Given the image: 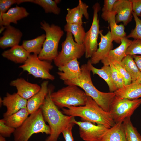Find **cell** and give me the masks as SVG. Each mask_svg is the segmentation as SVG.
<instances>
[{"instance_id":"cell-1","label":"cell","mask_w":141,"mask_h":141,"mask_svg":"<svg viewBox=\"0 0 141 141\" xmlns=\"http://www.w3.org/2000/svg\"><path fill=\"white\" fill-rule=\"evenodd\" d=\"M52 89L49 87L44 102L40 107L44 119L48 124L51 130V134L44 141H57L60 135L74 117L64 115L58 110L51 98Z\"/></svg>"},{"instance_id":"cell-2","label":"cell","mask_w":141,"mask_h":141,"mask_svg":"<svg viewBox=\"0 0 141 141\" xmlns=\"http://www.w3.org/2000/svg\"><path fill=\"white\" fill-rule=\"evenodd\" d=\"M62 108L64 114L73 117H79L85 121L104 126L109 128L115 124L110 113L104 110L90 97L88 96L85 105L71 106Z\"/></svg>"},{"instance_id":"cell-3","label":"cell","mask_w":141,"mask_h":141,"mask_svg":"<svg viewBox=\"0 0 141 141\" xmlns=\"http://www.w3.org/2000/svg\"><path fill=\"white\" fill-rule=\"evenodd\" d=\"M80 67L81 75L75 79L64 81V83L67 85H75L81 88L103 110L109 112L110 105L115 96L114 92H104L99 91L93 83L91 72L87 64H83Z\"/></svg>"},{"instance_id":"cell-4","label":"cell","mask_w":141,"mask_h":141,"mask_svg":"<svg viewBox=\"0 0 141 141\" xmlns=\"http://www.w3.org/2000/svg\"><path fill=\"white\" fill-rule=\"evenodd\" d=\"M30 115L23 123L15 129L13 133L14 141H28L35 134H51L50 128L45 123L40 108Z\"/></svg>"},{"instance_id":"cell-5","label":"cell","mask_w":141,"mask_h":141,"mask_svg":"<svg viewBox=\"0 0 141 141\" xmlns=\"http://www.w3.org/2000/svg\"><path fill=\"white\" fill-rule=\"evenodd\" d=\"M40 25L41 28L45 32L46 38L38 56L41 60L51 61L58 54L59 43L64 32L59 26L54 24L50 25L45 21L41 22Z\"/></svg>"},{"instance_id":"cell-6","label":"cell","mask_w":141,"mask_h":141,"mask_svg":"<svg viewBox=\"0 0 141 141\" xmlns=\"http://www.w3.org/2000/svg\"><path fill=\"white\" fill-rule=\"evenodd\" d=\"M79 87L75 85H68L56 92H52V100L60 108L84 106L86 103L88 96Z\"/></svg>"},{"instance_id":"cell-7","label":"cell","mask_w":141,"mask_h":141,"mask_svg":"<svg viewBox=\"0 0 141 141\" xmlns=\"http://www.w3.org/2000/svg\"><path fill=\"white\" fill-rule=\"evenodd\" d=\"M66 38L61 44V49L53 60L54 64L58 67L75 59L81 58L85 53L83 44H79L75 41L73 35L67 32Z\"/></svg>"},{"instance_id":"cell-8","label":"cell","mask_w":141,"mask_h":141,"mask_svg":"<svg viewBox=\"0 0 141 141\" xmlns=\"http://www.w3.org/2000/svg\"><path fill=\"white\" fill-rule=\"evenodd\" d=\"M50 62L41 60L37 55L33 54H30L26 61L19 67L35 78L53 80L55 77L50 72L53 67Z\"/></svg>"},{"instance_id":"cell-9","label":"cell","mask_w":141,"mask_h":141,"mask_svg":"<svg viewBox=\"0 0 141 141\" xmlns=\"http://www.w3.org/2000/svg\"><path fill=\"white\" fill-rule=\"evenodd\" d=\"M141 104V98L131 100L115 96L110 105L109 112L115 123L122 122L126 118L131 117Z\"/></svg>"},{"instance_id":"cell-10","label":"cell","mask_w":141,"mask_h":141,"mask_svg":"<svg viewBox=\"0 0 141 141\" xmlns=\"http://www.w3.org/2000/svg\"><path fill=\"white\" fill-rule=\"evenodd\" d=\"M93 17L91 26L86 33L83 44L85 48V56L86 58H90L98 49V40L100 31L98 13L101 7L98 2L95 3L92 7Z\"/></svg>"},{"instance_id":"cell-11","label":"cell","mask_w":141,"mask_h":141,"mask_svg":"<svg viewBox=\"0 0 141 141\" xmlns=\"http://www.w3.org/2000/svg\"><path fill=\"white\" fill-rule=\"evenodd\" d=\"M77 121L74 117L72 122L79 127V134L85 141H100L107 130V127L87 121Z\"/></svg>"},{"instance_id":"cell-12","label":"cell","mask_w":141,"mask_h":141,"mask_svg":"<svg viewBox=\"0 0 141 141\" xmlns=\"http://www.w3.org/2000/svg\"><path fill=\"white\" fill-rule=\"evenodd\" d=\"M102 30L100 31V41L99 47L89 59L91 63L96 64L104 60L107 56L110 51L112 49L113 45L110 31L109 30L105 35L102 34Z\"/></svg>"},{"instance_id":"cell-13","label":"cell","mask_w":141,"mask_h":141,"mask_svg":"<svg viewBox=\"0 0 141 141\" xmlns=\"http://www.w3.org/2000/svg\"><path fill=\"white\" fill-rule=\"evenodd\" d=\"M112 11L116 13L115 21L117 24L122 22L124 26L132 20L133 17L132 3L130 0H117Z\"/></svg>"},{"instance_id":"cell-14","label":"cell","mask_w":141,"mask_h":141,"mask_svg":"<svg viewBox=\"0 0 141 141\" xmlns=\"http://www.w3.org/2000/svg\"><path fill=\"white\" fill-rule=\"evenodd\" d=\"M27 100L17 93H6L2 100V104L6 107L7 110L3 114V118L10 115L21 109L27 107Z\"/></svg>"},{"instance_id":"cell-15","label":"cell","mask_w":141,"mask_h":141,"mask_svg":"<svg viewBox=\"0 0 141 141\" xmlns=\"http://www.w3.org/2000/svg\"><path fill=\"white\" fill-rule=\"evenodd\" d=\"M11 86L15 87L17 93L24 98L28 100L40 90V86L36 83L27 81L23 78H19L11 81Z\"/></svg>"},{"instance_id":"cell-16","label":"cell","mask_w":141,"mask_h":141,"mask_svg":"<svg viewBox=\"0 0 141 141\" xmlns=\"http://www.w3.org/2000/svg\"><path fill=\"white\" fill-rule=\"evenodd\" d=\"M22 35L19 29L10 25L6 26L3 36L0 38V48L4 49L19 45Z\"/></svg>"},{"instance_id":"cell-17","label":"cell","mask_w":141,"mask_h":141,"mask_svg":"<svg viewBox=\"0 0 141 141\" xmlns=\"http://www.w3.org/2000/svg\"><path fill=\"white\" fill-rule=\"evenodd\" d=\"M78 59L73 60L58 67L57 72L60 78L64 81L78 77L81 74V69Z\"/></svg>"},{"instance_id":"cell-18","label":"cell","mask_w":141,"mask_h":141,"mask_svg":"<svg viewBox=\"0 0 141 141\" xmlns=\"http://www.w3.org/2000/svg\"><path fill=\"white\" fill-rule=\"evenodd\" d=\"M88 6L81 0H79L78 5L72 9L68 8L66 17V23L83 24L82 18L84 16L87 20L89 19Z\"/></svg>"},{"instance_id":"cell-19","label":"cell","mask_w":141,"mask_h":141,"mask_svg":"<svg viewBox=\"0 0 141 141\" xmlns=\"http://www.w3.org/2000/svg\"><path fill=\"white\" fill-rule=\"evenodd\" d=\"M48 81H43L40 90L27 100V108L30 115L34 113L43 104L48 91Z\"/></svg>"},{"instance_id":"cell-20","label":"cell","mask_w":141,"mask_h":141,"mask_svg":"<svg viewBox=\"0 0 141 141\" xmlns=\"http://www.w3.org/2000/svg\"><path fill=\"white\" fill-rule=\"evenodd\" d=\"M114 92L115 97L120 99L131 100L138 99L141 97V84L132 82Z\"/></svg>"},{"instance_id":"cell-21","label":"cell","mask_w":141,"mask_h":141,"mask_svg":"<svg viewBox=\"0 0 141 141\" xmlns=\"http://www.w3.org/2000/svg\"><path fill=\"white\" fill-rule=\"evenodd\" d=\"M1 13L3 25L5 26L10 25L11 23L17 24L18 21L27 17L29 14L24 7L17 5L10 8L6 13Z\"/></svg>"},{"instance_id":"cell-22","label":"cell","mask_w":141,"mask_h":141,"mask_svg":"<svg viewBox=\"0 0 141 141\" xmlns=\"http://www.w3.org/2000/svg\"><path fill=\"white\" fill-rule=\"evenodd\" d=\"M30 53L21 45H19L5 51L2 54L4 58L16 63H24L28 59Z\"/></svg>"},{"instance_id":"cell-23","label":"cell","mask_w":141,"mask_h":141,"mask_svg":"<svg viewBox=\"0 0 141 141\" xmlns=\"http://www.w3.org/2000/svg\"><path fill=\"white\" fill-rule=\"evenodd\" d=\"M91 72L93 74L98 75L107 83L110 92H114L117 90L115 85L111 77L110 67L109 65H103L101 69L95 67L90 62L89 60L87 63Z\"/></svg>"},{"instance_id":"cell-24","label":"cell","mask_w":141,"mask_h":141,"mask_svg":"<svg viewBox=\"0 0 141 141\" xmlns=\"http://www.w3.org/2000/svg\"><path fill=\"white\" fill-rule=\"evenodd\" d=\"M122 122L108 128L100 141H127Z\"/></svg>"},{"instance_id":"cell-25","label":"cell","mask_w":141,"mask_h":141,"mask_svg":"<svg viewBox=\"0 0 141 141\" xmlns=\"http://www.w3.org/2000/svg\"><path fill=\"white\" fill-rule=\"evenodd\" d=\"M116 13L112 11L109 15L108 22L110 28L112 39L117 43H121V39L126 36L123 24L118 25L115 21Z\"/></svg>"},{"instance_id":"cell-26","label":"cell","mask_w":141,"mask_h":141,"mask_svg":"<svg viewBox=\"0 0 141 141\" xmlns=\"http://www.w3.org/2000/svg\"><path fill=\"white\" fill-rule=\"evenodd\" d=\"M29 115L26 107L3 119L7 125L16 129L23 123Z\"/></svg>"},{"instance_id":"cell-27","label":"cell","mask_w":141,"mask_h":141,"mask_svg":"<svg viewBox=\"0 0 141 141\" xmlns=\"http://www.w3.org/2000/svg\"><path fill=\"white\" fill-rule=\"evenodd\" d=\"M132 41L126 37L124 38L121 40L120 45L115 49L111 50L104 59L116 60L121 62L126 55V50Z\"/></svg>"},{"instance_id":"cell-28","label":"cell","mask_w":141,"mask_h":141,"mask_svg":"<svg viewBox=\"0 0 141 141\" xmlns=\"http://www.w3.org/2000/svg\"><path fill=\"white\" fill-rule=\"evenodd\" d=\"M46 38L43 34L33 39L23 40L22 46L29 53L38 55L41 52Z\"/></svg>"},{"instance_id":"cell-29","label":"cell","mask_w":141,"mask_h":141,"mask_svg":"<svg viewBox=\"0 0 141 141\" xmlns=\"http://www.w3.org/2000/svg\"><path fill=\"white\" fill-rule=\"evenodd\" d=\"M81 23H66L64 27V31L70 32L75 41L79 44H83L86 33Z\"/></svg>"},{"instance_id":"cell-30","label":"cell","mask_w":141,"mask_h":141,"mask_svg":"<svg viewBox=\"0 0 141 141\" xmlns=\"http://www.w3.org/2000/svg\"><path fill=\"white\" fill-rule=\"evenodd\" d=\"M121 64L128 72L131 78L132 82L137 80L140 71L131 56L126 55L120 62Z\"/></svg>"},{"instance_id":"cell-31","label":"cell","mask_w":141,"mask_h":141,"mask_svg":"<svg viewBox=\"0 0 141 141\" xmlns=\"http://www.w3.org/2000/svg\"><path fill=\"white\" fill-rule=\"evenodd\" d=\"M122 125L127 141H141V135L133 125L130 117L125 119Z\"/></svg>"},{"instance_id":"cell-32","label":"cell","mask_w":141,"mask_h":141,"mask_svg":"<svg viewBox=\"0 0 141 141\" xmlns=\"http://www.w3.org/2000/svg\"><path fill=\"white\" fill-rule=\"evenodd\" d=\"M59 0H29L30 2L37 4L42 7L45 13H52L58 15L60 14L61 10L57 5L59 3Z\"/></svg>"},{"instance_id":"cell-33","label":"cell","mask_w":141,"mask_h":141,"mask_svg":"<svg viewBox=\"0 0 141 141\" xmlns=\"http://www.w3.org/2000/svg\"><path fill=\"white\" fill-rule=\"evenodd\" d=\"M108 61L111 62L113 64L121 75L124 80L125 86L130 84L132 82L130 76L121 65L120 62L116 60L105 59L102 60L101 61L104 64Z\"/></svg>"},{"instance_id":"cell-34","label":"cell","mask_w":141,"mask_h":141,"mask_svg":"<svg viewBox=\"0 0 141 141\" xmlns=\"http://www.w3.org/2000/svg\"><path fill=\"white\" fill-rule=\"evenodd\" d=\"M103 65L110 66L111 69L112 80L117 89L125 86L124 81L114 66L111 62L108 61Z\"/></svg>"},{"instance_id":"cell-35","label":"cell","mask_w":141,"mask_h":141,"mask_svg":"<svg viewBox=\"0 0 141 141\" xmlns=\"http://www.w3.org/2000/svg\"><path fill=\"white\" fill-rule=\"evenodd\" d=\"M132 14L135 21V27L126 37L128 38H131L134 39H141V19L133 12Z\"/></svg>"},{"instance_id":"cell-36","label":"cell","mask_w":141,"mask_h":141,"mask_svg":"<svg viewBox=\"0 0 141 141\" xmlns=\"http://www.w3.org/2000/svg\"><path fill=\"white\" fill-rule=\"evenodd\" d=\"M117 0H104L102 9L101 18L104 21H108L109 15L112 12L114 5Z\"/></svg>"},{"instance_id":"cell-37","label":"cell","mask_w":141,"mask_h":141,"mask_svg":"<svg viewBox=\"0 0 141 141\" xmlns=\"http://www.w3.org/2000/svg\"><path fill=\"white\" fill-rule=\"evenodd\" d=\"M141 55V39H134L132 41L127 48L126 55L132 56L136 54Z\"/></svg>"},{"instance_id":"cell-38","label":"cell","mask_w":141,"mask_h":141,"mask_svg":"<svg viewBox=\"0 0 141 141\" xmlns=\"http://www.w3.org/2000/svg\"><path fill=\"white\" fill-rule=\"evenodd\" d=\"M15 129L7 125L3 119L0 120V135L4 137H10Z\"/></svg>"},{"instance_id":"cell-39","label":"cell","mask_w":141,"mask_h":141,"mask_svg":"<svg viewBox=\"0 0 141 141\" xmlns=\"http://www.w3.org/2000/svg\"><path fill=\"white\" fill-rule=\"evenodd\" d=\"M19 0H0V13H6L13 4H19Z\"/></svg>"},{"instance_id":"cell-40","label":"cell","mask_w":141,"mask_h":141,"mask_svg":"<svg viewBox=\"0 0 141 141\" xmlns=\"http://www.w3.org/2000/svg\"><path fill=\"white\" fill-rule=\"evenodd\" d=\"M74 124L72 122L62 132L65 141H74L72 130Z\"/></svg>"},{"instance_id":"cell-41","label":"cell","mask_w":141,"mask_h":141,"mask_svg":"<svg viewBox=\"0 0 141 141\" xmlns=\"http://www.w3.org/2000/svg\"><path fill=\"white\" fill-rule=\"evenodd\" d=\"M132 5L133 12L139 17L141 13V0H130Z\"/></svg>"},{"instance_id":"cell-42","label":"cell","mask_w":141,"mask_h":141,"mask_svg":"<svg viewBox=\"0 0 141 141\" xmlns=\"http://www.w3.org/2000/svg\"><path fill=\"white\" fill-rule=\"evenodd\" d=\"M132 56L138 69L141 72V55H134Z\"/></svg>"},{"instance_id":"cell-43","label":"cell","mask_w":141,"mask_h":141,"mask_svg":"<svg viewBox=\"0 0 141 141\" xmlns=\"http://www.w3.org/2000/svg\"><path fill=\"white\" fill-rule=\"evenodd\" d=\"M134 82L141 84V72H140L136 80Z\"/></svg>"},{"instance_id":"cell-44","label":"cell","mask_w":141,"mask_h":141,"mask_svg":"<svg viewBox=\"0 0 141 141\" xmlns=\"http://www.w3.org/2000/svg\"><path fill=\"white\" fill-rule=\"evenodd\" d=\"M6 29V26L2 25L0 26V33H1L4 30H5Z\"/></svg>"},{"instance_id":"cell-45","label":"cell","mask_w":141,"mask_h":141,"mask_svg":"<svg viewBox=\"0 0 141 141\" xmlns=\"http://www.w3.org/2000/svg\"><path fill=\"white\" fill-rule=\"evenodd\" d=\"M0 141H6L5 137L0 135Z\"/></svg>"},{"instance_id":"cell-46","label":"cell","mask_w":141,"mask_h":141,"mask_svg":"<svg viewBox=\"0 0 141 141\" xmlns=\"http://www.w3.org/2000/svg\"><path fill=\"white\" fill-rule=\"evenodd\" d=\"M140 17H141V14H140Z\"/></svg>"},{"instance_id":"cell-47","label":"cell","mask_w":141,"mask_h":141,"mask_svg":"<svg viewBox=\"0 0 141 141\" xmlns=\"http://www.w3.org/2000/svg\"><path fill=\"white\" fill-rule=\"evenodd\" d=\"M10 141V140H9V141Z\"/></svg>"}]
</instances>
